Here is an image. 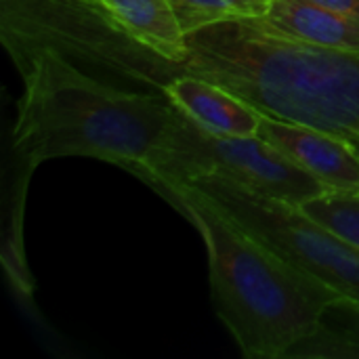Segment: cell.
<instances>
[{"instance_id":"obj_1","label":"cell","mask_w":359,"mask_h":359,"mask_svg":"<svg viewBox=\"0 0 359 359\" xmlns=\"http://www.w3.org/2000/svg\"><path fill=\"white\" fill-rule=\"evenodd\" d=\"M0 40L46 44L109 82L158 90L189 74L267 118L311 124L359 147V55L267 29L257 17L185 32L154 50L97 0H0Z\"/></svg>"},{"instance_id":"obj_2","label":"cell","mask_w":359,"mask_h":359,"mask_svg":"<svg viewBox=\"0 0 359 359\" xmlns=\"http://www.w3.org/2000/svg\"><path fill=\"white\" fill-rule=\"evenodd\" d=\"M23 95L13 126L15 183L53 158H95L149 181L151 162L177 120L164 93L109 82L46 44H2Z\"/></svg>"},{"instance_id":"obj_3","label":"cell","mask_w":359,"mask_h":359,"mask_svg":"<svg viewBox=\"0 0 359 359\" xmlns=\"http://www.w3.org/2000/svg\"><path fill=\"white\" fill-rule=\"evenodd\" d=\"M162 196L202 233L217 318L244 358L286 359L343 297L290 265L189 183H170Z\"/></svg>"},{"instance_id":"obj_4","label":"cell","mask_w":359,"mask_h":359,"mask_svg":"<svg viewBox=\"0 0 359 359\" xmlns=\"http://www.w3.org/2000/svg\"><path fill=\"white\" fill-rule=\"evenodd\" d=\"M206 175L227 177L255 194L297 206L326 191L318 179L263 137L208 133L177 107V120L151 162L147 183L164 194L170 183Z\"/></svg>"},{"instance_id":"obj_5","label":"cell","mask_w":359,"mask_h":359,"mask_svg":"<svg viewBox=\"0 0 359 359\" xmlns=\"http://www.w3.org/2000/svg\"><path fill=\"white\" fill-rule=\"evenodd\" d=\"M187 183L290 265L339 294L359 301V250L311 219L301 206L255 194L221 175Z\"/></svg>"},{"instance_id":"obj_6","label":"cell","mask_w":359,"mask_h":359,"mask_svg":"<svg viewBox=\"0 0 359 359\" xmlns=\"http://www.w3.org/2000/svg\"><path fill=\"white\" fill-rule=\"evenodd\" d=\"M259 137L286 154L326 189L359 191V147L351 141L301 122L263 116Z\"/></svg>"},{"instance_id":"obj_7","label":"cell","mask_w":359,"mask_h":359,"mask_svg":"<svg viewBox=\"0 0 359 359\" xmlns=\"http://www.w3.org/2000/svg\"><path fill=\"white\" fill-rule=\"evenodd\" d=\"M160 93L208 133L231 137L259 133L263 114L208 80L183 74L164 82Z\"/></svg>"},{"instance_id":"obj_8","label":"cell","mask_w":359,"mask_h":359,"mask_svg":"<svg viewBox=\"0 0 359 359\" xmlns=\"http://www.w3.org/2000/svg\"><path fill=\"white\" fill-rule=\"evenodd\" d=\"M267 29L320 48L359 55V19L307 0H271L257 17Z\"/></svg>"},{"instance_id":"obj_9","label":"cell","mask_w":359,"mask_h":359,"mask_svg":"<svg viewBox=\"0 0 359 359\" xmlns=\"http://www.w3.org/2000/svg\"><path fill=\"white\" fill-rule=\"evenodd\" d=\"M286 359H359V301L341 297Z\"/></svg>"},{"instance_id":"obj_10","label":"cell","mask_w":359,"mask_h":359,"mask_svg":"<svg viewBox=\"0 0 359 359\" xmlns=\"http://www.w3.org/2000/svg\"><path fill=\"white\" fill-rule=\"evenodd\" d=\"M114 19L154 50H166L183 38L168 0H97Z\"/></svg>"},{"instance_id":"obj_11","label":"cell","mask_w":359,"mask_h":359,"mask_svg":"<svg viewBox=\"0 0 359 359\" xmlns=\"http://www.w3.org/2000/svg\"><path fill=\"white\" fill-rule=\"evenodd\" d=\"M269 2L271 0H168L183 34L225 19L265 15Z\"/></svg>"},{"instance_id":"obj_12","label":"cell","mask_w":359,"mask_h":359,"mask_svg":"<svg viewBox=\"0 0 359 359\" xmlns=\"http://www.w3.org/2000/svg\"><path fill=\"white\" fill-rule=\"evenodd\" d=\"M301 208L359 250V191L326 189Z\"/></svg>"},{"instance_id":"obj_13","label":"cell","mask_w":359,"mask_h":359,"mask_svg":"<svg viewBox=\"0 0 359 359\" xmlns=\"http://www.w3.org/2000/svg\"><path fill=\"white\" fill-rule=\"evenodd\" d=\"M307 2H313V4L326 6L330 11H337V13L359 19V0H307Z\"/></svg>"}]
</instances>
